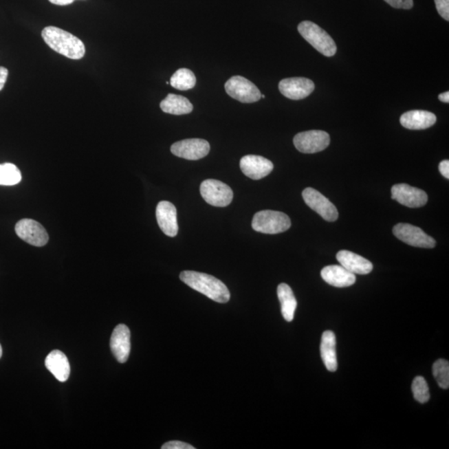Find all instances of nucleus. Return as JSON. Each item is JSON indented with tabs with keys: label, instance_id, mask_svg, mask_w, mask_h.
Segmentation results:
<instances>
[{
	"label": "nucleus",
	"instance_id": "1",
	"mask_svg": "<svg viewBox=\"0 0 449 449\" xmlns=\"http://www.w3.org/2000/svg\"><path fill=\"white\" fill-rule=\"evenodd\" d=\"M42 37L47 46L63 56L74 59L85 57L86 49L81 39L59 28L49 26L42 31Z\"/></svg>",
	"mask_w": 449,
	"mask_h": 449
},
{
	"label": "nucleus",
	"instance_id": "2",
	"mask_svg": "<svg viewBox=\"0 0 449 449\" xmlns=\"http://www.w3.org/2000/svg\"><path fill=\"white\" fill-rule=\"evenodd\" d=\"M180 279L189 287L218 303H226L230 300L229 289L223 282L208 274L185 271L180 274Z\"/></svg>",
	"mask_w": 449,
	"mask_h": 449
},
{
	"label": "nucleus",
	"instance_id": "3",
	"mask_svg": "<svg viewBox=\"0 0 449 449\" xmlns=\"http://www.w3.org/2000/svg\"><path fill=\"white\" fill-rule=\"evenodd\" d=\"M298 31L309 45L325 56L332 57L336 54L337 46L335 41L327 31L321 29L316 23L311 21L301 22L298 25Z\"/></svg>",
	"mask_w": 449,
	"mask_h": 449
},
{
	"label": "nucleus",
	"instance_id": "4",
	"mask_svg": "<svg viewBox=\"0 0 449 449\" xmlns=\"http://www.w3.org/2000/svg\"><path fill=\"white\" fill-rule=\"evenodd\" d=\"M292 221L287 215L276 210H265L255 214L252 228L264 234H278L291 228Z\"/></svg>",
	"mask_w": 449,
	"mask_h": 449
},
{
	"label": "nucleus",
	"instance_id": "5",
	"mask_svg": "<svg viewBox=\"0 0 449 449\" xmlns=\"http://www.w3.org/2000/svg\"><path fill=\"white\" fill-rule=\"evenodd\" d=\"M200 192L202 198L208 204L225 208L233 200V192L228 185L221 181L208 179L205 180L200 186Z\"/></svg>",
	"mask_w": 449,
	"mask_h": 449
},
{
	"label": "nucleus",
	"instance_id": "6",
	"mask_svg": "<svg viewBox=\"0 0 449 449\" xmlns=\"http://www.w3.org/2000/svg\"><path fill=\"white\" fill-rule=\"evenodd\" d=\"M226 94L242 103H252L260 100L261 94L252 82L241 76H233L225 83Z\"/></svg>",
	"mask_w": 449,
	"mask_h": 449
},
{
	"label": "nucleus",
	"instance_id": "7",
	"mask_svg": "<svg viewBox=\"0 0 449 449\" xmlns=\"http://www.w3.org/2000/svg\"><path fill=\"white\" fill-rule=\"evenodd\" d=\"M293 142L299 152L316 153L328 148L331 143V137L324 131L311 130L296 134Z\"/></svg>",
	"mask_w": 449,
	"mask_h": 449
},
{
	"label": "nucleus",
	"instance_id": "8",
	"mask_svg": "<svg viewBox=\"0 0 449 449\" xmlns=\"http://www.w3.org/2000/svg\"><path fill=\"white\" fill-rule=\"evenodd\" d=\"M395 236L407 245L420 248H434L436 241L424 230L415 226L407 223L397 224L393 229Z\"/></svg>",
	"mask_w": 449,
	"mask_h": 449
},
{
	"label": "nucleus",
	"instance_id": "9",
	"mask_svg": "<svg viewBox=\"0 0 449 449\" xmlns=\"http://www.w3.org/2000/svg\"><path fill=\"white\" fill-rule=\"evenodd\" d=\"M171 152L175 156L186 159V160H199V159L208 156L210 152V144L204 139H185V140L175 142L171 146Z\"/></svg>",
	"mask_w": 449,
	"mask_h": 449
},
{
	"label": "nucleus",
	"instance_id": "10",
	"mask_svg": "<svg viewBox=\"0 0 449 449\" xmlns=\"http://www.w3.org/2000/svg\"><path fill=\"white\" fill-rule=\"evenodd\" d=\"M303 199L313 210L327 221H336L339 217L336 206L317 190L308 188L302 193Z\"/></svg>",
	"mask_w": 449,
	"mask_h": 449
},
{
	"label": "nucleus",
	"instance_id": "11",
	"mask_svg": "<svg viewBox=\"0 0 449 449\" xmlns=\"http://www.w3.org/2000/svg\"><path fill=\"white\" fill-rule=\"evenodd\" d=\"M15 232L23 241L31 245L41 248L49 241V235L39 222L32 219H23L15 226Z\"/></svg>",
	"mask_w": 449,
	"mask_h": 449
},
{
	"label": "nucleus",
	"instance_id": "12",
	"mask_svg": "<svg viewBox=\"0 0 449 449\" xmlns=\"http://www.w3.org/2000/svg\"><path fill=\"white\" fill-rule=\"evenodd\" d=\"M391 193L393 200L410 208H421L428 202V195L424 190L405 184L393 186Z\"/></svg>",
	"mask_w": 449,
	"mask_h": 449
},
{
	"label": "nucleus",
	"instance_id": "13",
	"mask_svg": "<svg viewBox=\"0 0 449 449\" xmlns=\"http://www.w3.org/2000/svg\"><path fill=\"white\" fill-rule=\"evenodd\" d=\"M280 92L292 100L307 98L315 90V83L307 78H289L282 79L279 83Z\"/></svg>",
	"mask_w": 449,
	"mask_h": 449
},
{
	"label": "nucleus",
	"instance_id": "14",
	"mask_svg": "<svg viewBox=\"0 0 449 449\" xmlns=\"http://www.w3.org/2000/svg\"><path fill=\"white\" fill-rule=\"evenodd\" d=\"M241 172L253 180H260L268 176L274 169L272 162L256 155H246L240 162Z\"/></svg>",
	"mask_w": 449,
	"mask_h": 449
},
{
	"label": "nucleus",
	"instance_id": "15",
	"mask_svg": "<svg viewBox=\"0 0 449 449\" xmlns=\"http://www.w3.org/2000/svg\"><path fill=\"white\" fill-rule=\"evenodd\" d=\"M159 228L165 235L174 237L177 235L178 223L177 208L169 201L159 202L156 209Z\"/></svg>",
	"mask_w": 449,
	"mask_h": 449
},
{
	"label": "nucleus",
	"instance_id": "16",
	"mask_svg": "<svg viewBox=\"0 0 449 449\" xmlns=\"http://www.w3.org/2000/svg\"><path fill=\"white\" fill-rule=\"evenodd\" d=\"M110 347L119 363L129 360L131 351V333L125 325H118L111 337Z\"/></svg>",
	"mask_w": 449,
	"mask_h": 449
},
{
	"label": "nucleus",
	"instance_id": "17",
	"mask_svg": "<svg viewBox=\"0 0 449 449\" xmlns=\"http://www.w3.org/2000/svg\"><path fill=\"white\" fill-rule=\"evenodd\" d=\"M321 277L329 285L335 287H349L355 283V274L349 272L342 265H328L321 271Z\"/></svg>",
	"mask_w": 449,
	"mask_h": 449
},
{
	"label": "nucleus",
	"instance_id": "18",
	"mask_svg": "<svg viewBox=\"0 0 449 449\" xmlns=\"http://www.w3.org/2000/svg\"><path fill=\"white\" fill-rule=\"evenodd\" d=\"M336 258L340 265L355 275H367L373 271V266L371 261L349 250H340L337 253Z\"/></svg>",
	"mask_w": 449,
	"mask_h": 449
},
{
	"label": "nucleus",
	"instance_id": "19",
	"mask_svg": "<svg viewBox=\"0 0 449 449\" xmlns=\"http://www.w3.org/2000/svg\"><path fill=\"white\" fill-rule=\"evenodd\" d=\"M435 114L424 110H412L400 118L401 125L410 130H424L435 124Z\"/></svg>",
	"mask_w": 449,
	"mask_h": 449
},
{
	"label": "nucleus",
	"instance_id": "20",
	"mask_svg": "<svg viewBox=\"0 0 449 449\" xmlns=\"http://www.w3.org/2000/svg\"><path fill=\"white\" fill-rule=\"evenodd\" d=\"M45 366L61 382H65L70 375V364L67 356L61 351H52L45 360Z\"/></svg>",
	"mask_w": 449,
	"mask_h": 449
},
{
	"label": "nucleus",
	"instance_id": "21",
	"mask_svg": "<svg viewBox=\"0 0 449 449\" xmlns=\"http://www.w3.org/2000/svg\"><path fill=\"white\" fill-rule=\"evenodd\" d=\"M320 355L329 371L335 372L338 368L336 355V338L335 333L325 331L321 338Z\"/></svg>",
	"mask_w": 449,
	"mask_h": 449
},
{
	"label": "nucleus",
	"instance_id": "22",
	"mask_svg": "<svg viewBox=\"0 0 449 449\" xmlns=\"http://www.w3.org/2000/svg\"><path fill=\"white\" fill-rule=\"evenodd\" d=\"M160 107L166 113L173 115H185L193 112V106L188 98L169 94L160 103Z\"/></svg>",
	"mask_w": 449,
	"mask_h": 449
},
{
	"label": "nucleus",
	"instance_id": "23",
	"mask_svg": "<svg viewBox=\"0 0 449 449\" xmlns=\"http://www.w3.org/2000/svg\"><path fill=\"white\" fill-rule=\"evenodd\" d=\"M277 296L281 305V313L286 321L291 322L295 316L297 300L287 284L281 283L277 288Z\"/></svg>",
	"mask_w": 449,
	"mask_h": 449
},
{
	"label": "nucleus",
	"instance_id": "24",
	"mask_svg": "<svg viewBox=\"0 0 449 449\" xmlns=\"http://www.w3.org/2000/svg\"><path fill=\"white\" fill-rule=\"evenodd\" d=\"M197 78L192 70L180 69L175 72L170 79V85L174 89L186 91L193 89L196 85Z\"/></svg>",
	"mask_w": 449,
	"mask_h": 449
},
{
	"label": "nucleus",
	"instance_id": "25",
	"mask_svg": "<svg viewBox=\"0 0 449 449\" xmlns=\"http://www.w3.org/2000/svg\"><path fill=\"white\" fill-rule=\"evenodd\" d=\"M21 180V170L14 164H0V186L17 185Z\"/></svg>",
	"mask_w": 449,
	"mask_h": 449
},
{
	"label": "nucleus",
	"instance_id": "26",
	"mask_svg": "<svg viewBox=\"0 0 449 449\" xmlns=\"http://www.w3.org/2000/svg\"><path fill=\"white\" fill-rule=\"evenodd\" d=\"M432 375L439 386L443 389L449 387V363L448 361L440 359L432 365Z\"/></svg>",
	"mask_w": 449,
	"mask_h": 449
},
{
	"label": "nucleus",
	"instance_id": "27",
	"mask_svg": "<svg viewBox=\"0 0 449 449\" xmlns=\"http://www.w3.org/2000/svg\"><path fill=\"white\" fill-rule=\"evenodd\" d=\"M412 391L415 399L420 404L427 403L430 399L428 385L422 376H417L413 381Z\"/></svg>",
	"mask_w": 449,
	"mask_h": 449
},
{
	"label": "nucleus",
	"instance_id": "28",
	"mask_svg": "<svg viewBox=\"0 0 449 449\" xmlns=\"http://www.w3.org/2000/svg\"><path fill=\"white\" fill-rule=\"evenodd\" d=\"M437 11L445 21H449V0H435Z\"/></svg>",
	"mask_w": 449,
	"mask_h": 449
},
{
	"label": "nucleus",
	"instance_id": "29",
	"mask_svg": "<svg viewBox=\"0 0 449 449\" xmlns=\"http://www.w3.org/2000/svg\"><path fill=\"white\" fill-rule=\"evenodd\" d=\"M384 1L395 9L410 10L414 6L413 0H384Z\"/></svg>",
	"mask_w": 449,
	"mask_h": 449
},
{
	"label": "nucleus",
	"instance_id": "30",
	"mask_svg": "<svg viewBox=\"0 0 449 449\" xmlns=\"http://www.w3.org/2000/svg\"><path fill=\"white\" fill-rule=\"evenodd\" d=\"M162 449H194L195 448L192 445L181 441H171L162 445Z\"/></svg>",
	"mask_w": 449,
	"mask_h": 449
},
{
	"label": "nucleus",
	"instance_id": "31",
	"mask_svg": "<svg viewBox=\"0 0 449 449\" xmlns=\"http://www.w3.org/2000/svg\"><path fill=\"white\" fill-rule=\"evenodd\" d=\"M439 172L445 178L449 179V161L443 160L440 162L439 166Z\"/></svg>",
	"mask_w": 449,
	"mask_h": 449
},
{
	"label": "nucleus",
	"instance_id": "32",
	"mask_svg": "<svg viewBox=\"0 0 449 449\" xmlns=\"http://www.w3.org/2000/svg\"><path fill=\"white\" fill-rule=\"evenodd\" d=\"M8 74H9V71H8L6 67H0V91H1L6 85Z\"/></svg>",
	"mask_w": 449,
	"mask_h": 449
},
{
	"label": "nucleus",
	"instance_id": "33",
	"mask_svg": "<svg viewBox=\"0 0 449 449\" xmlns=\"http://www.w3.org/2000/svg\"><path fill=\"white\" fill-rule=\"evenodd\" d=\"M49 1L54 3V5L65 6L71 5V3H74V0H49Z\"/></svg>",
	"mask_w": 449,
	"mask_h": 449
},
{
	"label": "nucleus",
	"instance_id": "34",
	"mask_svg": "<svg viewBox=\"0 0 449 449\" xmlns=\"http://www.w3.org/2000/svg\"><path fill=\"white\" fill-rule=\"evenodd\" d=\"M439 99L441 102H449V92H445L439 95Z\"/></svg>",
	"mask_w": 449,
	"mask_h": 449
},
{
	"label": "nucleus",
	"instance_id": "35",
	"mask_svg": "<svg viewBox=\"0 0 449 449\" xmlns=\"http://www.w3.org/2000/svg\"><path fill=\"white\" fill-rule=\"evenodd\" d=\"M2 353H3L2 347H1V344H0V358H1Z\"/></svg>",
	"mask_w": 449,
	"mask_h": 449
},
{
	"label": "nucleus",
	"instance_id": "36",
	"mask_svg": "<svg viewBox=\"0 0 449 449\" xmlns=\"http://www.w3.org/2000/svg\"><path fill=\"white\" fill-rule=\"evenodd\" d=\"M261 98H265V95H261Z\"/></svg>",
	"mask_w": 449,
	"mask_h": 449
}]
</instances>
